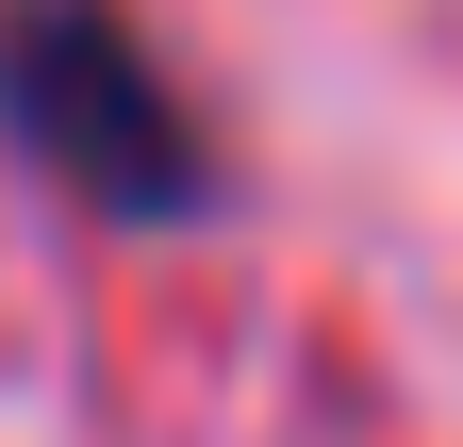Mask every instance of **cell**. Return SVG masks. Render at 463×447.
<instances>
[{"label":"cell","instance_id":"1","mask_svg":"<svg viewBox=\"0 0 463 447\" xmlns=\"http://www.w3.org/2000/svg\"><path fill=\"white\" fill-rule=\"evenodd\" d=\"M0 149L33 183H67L99 233H183L215 199V133L183 67L116 0H0Z\"/></svg>","mask_w":463,"mask_h":447}]
</instances>
